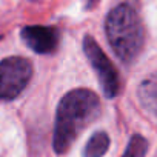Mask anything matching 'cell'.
<instances>
[{
    "mask_svg": "<svg viewBox=\"0 0 157 157\" xmlns=\"http://www.w3.org/2000/svg\"><path fill=\"white\" fill-rule=\"evenodd\" d=\"M100 114L97 94L86 88H75L66 93L56 111L52 146L57 154L66 152L74 140Z\"/></svg>",
    "mask_w": 157,
    "mask_h": 157,
    "instance_id": "cell-1",
    "label": "cell"
},
{
    "mask_svg": "<svg viewBox=\"0 0 157 157\" xmlns=\"http://www.w3.org/2000/svg\"><path fill=\"white\" fill-rule=\"evenodd\" d=\"M106 39L123 63H132L145 43V29L139 11L129 3L114 6L105 20Z\"/></svg>",
    "mask_w": 157,
    "mask_h": 157,
    "instance_id": "cell-2",
    "label": "cell"
},
{
    "mask_svg": "<svg viewBox=\"0 0 157 157\" xmlns=\"http://www.w3.org/2000/svg\"><path fill=\"white\" fill-rule=\"evenodd\" d=\"M33 77V63L20 56L6 57L0 62V102L17 99Z\"/></svg>",
    "mask_w": 157,
    "mask_h": 157,
    "instance_id": "cell-3",
    "label": "cell"
},
{
    "mask_svg": "<svg viewBox=\"0 0 157 157\" xmlns=\"http://www.w3.org/2000/svg\"><path fill=\"white\" fill-rule=\"evenodd\" d=\"M82 45H83V52L99 78V83L102 86L105 97L108 99L116 97L120 93V75L116 66L103 52V49L99 46V43L94 40V37L85 36Z\"/></svg>",
    "mask_w": 157,
    "mask_h": 157,
    "instance_id": "cell-4",
    "label": "cell"
},
{
    "mask_svg": "<svg viewBox=\"0 0 157 157\" xmlns=\"http://www.w3.org/2000/svg\"><path fill=\"white\" fill-rule=\"evenodd\" d=\"M25 45L37 54H52L60 42V33L54 26L31 25L20 31Z\"/></svg>",
    "mask_w": 157,
    "mask_h": 157,
    "instance_id": "cell-5",
    "label": "cell"
},
{
    "mask_svg": "<svg viewBox=\"0 0 157 157\" xmlns=\"http://www.w3.org/2000/svg\"><path fill=\"white\" fill-rule=\"evenodd\" d=\"M137 97L142 108L157 119V72L149 74L140 82L137 88Z\"/></svg>",
    "mask_w": 157,
    "mask_h": 157,
    "instance_id": "cell-6",
    "label": "cell"
},
{
    "mask_svg": "<svg viewBox=\"0 0 157 157\" xmlns=\"http://www.w3.org/2000/svg\"><path fill=\"white\" fill-rule=\"evenodd\" d=\"M109 143H111L109 136L105 131H97L88 139L82 155L83 157H103L109 148Z\"/></svg>",
    "mask_w": 157,
    "mask_h": 157,
    "instance_id": "cell-7",
    "label": "cell"
},
{
    "mask_svg": "<svg viewBox=\"0 0 157 157\" xmlns=\"http://www.w3.org/2000/svg\"><path fill=\"white\" fill-rule=\"evenodd\" d=\"M146 152H148V140L140 134H134L129 139L128 146L122 157H145Z\"/></svg>",
    "mask_w": 157,
    "mask_h": 157,
    "instance_id": "cell-8",
    "label": "cell"
}]
</instances>
